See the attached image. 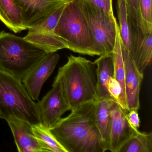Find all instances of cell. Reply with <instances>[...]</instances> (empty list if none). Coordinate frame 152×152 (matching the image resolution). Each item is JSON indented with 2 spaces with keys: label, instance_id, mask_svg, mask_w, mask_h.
<instances>
[{
  "label": "cell",
  "instance_id": "cell-1",
  "mask_svg": "<svg viewBox=\"0 0 152 152\" xmlns=\"http://www.w3.org/2000/svg\"><path fill=\"white\" fill-rule=\"evenodd\" d=\"M98 100L80 105L49 129L66 152H103L96 123Z\"/></svg>",
  "mask_w": 152,
  "mask_h": 152
},
{
  "label": "cell",
  "instance_id": "cell-2",
  "mask_svg": "<svg viewBox=\"0 0 152 152\" xmlns=\"http://www.w3.org/2000/svg\"><path fill=\"white\" fill-rule=\"evenodd\" d=\"M67 58V63L59 68L56 78L60 81L71 110L84 103L98 100L95 63L72 55Z\"/></svg>",
  "mask_w": 152,
  "mask_h": 152
},
{
  "label": "cell",
  "instance_id": "cell-3",
  "mask_svg": "<svg viewBox=\"0 0 152 152\" xmlns=\"http://www.w3.org/2000/svg\"><path fill=\"white\" fill-rule=\"evenodd\" d=\"M54 34L75 53L99 56L83 10V0H69Z\"/></svg>",
  "mask_w": 152,
  "mask_h": 152
},
{
  "label": "cell",
  "instance_id": "cell-4",
  "mask_svg": "<svg viewBox=\"0 0 152 152\" xmlns=\"http://www.w3.org/2000/svg\"><path fill=\"white\" fill-rule=\"evenodd\" d=\"M0 118L40 124L37 104L31 99L22 80L0 71Z\"/></svg>",
  "mask_w": 152,
  "mask_h": 152
},
{
  "label": "cell",
  "instance_id": "cell-5",
  "mask_svg": "<svg viewBox=\"0 0 152 152\" xmlns=\"http://www.w3.org/2000/svg\"><path fill=\"white\" fill-rule=\"evenodd\" d=\"M47 54L24 38L0 32V71L18 80H22Z\"/></svg>",
  "mask_w": 152,
  "mask_h": 152
},
{
  "label": "cell",
  "instance_id": "cell-6",
  "mask_svg": "<svg viewBox=\"0 0 152 152\" xmlns=\"http://www.w3.org/2000/svg\"><path fill=\"white\" fill-rule=\"evenodd\" d=\"M83 1L84 13L99 56L112 53L119 29L116 18L87 0Z\"/></svg>",
  "mask_w": 152,
  "mask_h": 152
},
{
  "label": "cell",
  "instance_id": "cell-7",
  "mask_svg": "<svg viewBox=\"0 0 152 152\" xmlns=\"http://www.w3.org/2000/svg\"><path fill=\"white\" fill-rule=\"evenodd\" d=\"M37 104L41 124L48 129L54 127L66 112L71 110L60 81L56 78L51 89Z\"/></svg>",
  "mask_w": 152,
  "mask_h": 152
},
{
  "label": "cell",
  "instance_id": "cell-8",
  "mask_svg": "<svg viewBox=\"0 0 152 152\" xmlns=\"http://www.w3.org/2000/svg\"><path fill=\"white\" fill-rule=\"evenodd\" d=\"M128 112V110L123 108L116 101L111 100V124L108 150L110 152H119L127 141L140 132L129 122Z\"/></svg>",
  "mask_w": 152,
  "mask_h": 152
},
{
  "label": "cell",
  "instance_id": "cell-9",
  "mask_svg": "<svg viewBox=\"0 0 152 152\" xmlns=\"http://www.w3.org/2000/svg\"><path fill=\"white\" fill-rule=\"evenodd\" d=\"M60 58L57 53L47 54L22 80L27 93L34 101L38 100L44 83L56 68Z\"/></svg>",
  "mask_w": 152,
  "mask_h": 152
},
{
  "label": "cell",
  "instance_id": "cell-10",
  "mask_svg": "<svg viewBox=\"0 0 152 152\" xmlns=\"http://www.w3.org/2000/svg\"><path fill=\"white\" fill-rule=\"evenodd\" d=\"M68 0H15L21 11L23 23L27 30L43 23Z\"/></svg>",
  "mask_w": 152,
  "mask_h": 152
},
{
  "label": "cell",
  "instance_id": "cell-11",
  "mask_svg": "<svg viewBox=\"0 0 152 152\" xmlns=\"http://www.w3.org/2000/svg\"><path fill=\"white\" fill-rule=\"evenodd\" d=\"M121 47L125 66V93L128 111H138L140 107V92L144 75L137 69L129 51L122 42Z\"/></svg>",
  "mask_w": 152,
  "mask_h": 152
},
{
  "label": "cell",
  "instance_id": "cell-12",
  "mask_svg": "<svg viewBox=\"0 0 152 152\" xmlns=\"http://www.w3.org/2000/svg\"><path fill=\"white\" fill-rule=\"evenodd\" d=\"M7 122L13 133L18 152H44L34 134L31 124L18 119L10 120Z\"/></svg>",
  "mask_w": 152,
  "mask_h": 152
},
{
  "label": "cell",
  "instance_id": "cell-13",
  "mask_svg": "<svg viewBox=\"0 0 152 152\" xmlns=\"http://www.w3.org/2000/svg\"><path fill=\"white\" fill-rule=\"evenodd\" d=\"M94 63L96 65L97 92L99 99L113 100L107 89L109 80L114 75L113 60L112 53L99 56V57Z\"/></svg>",
  "mask_w": 152,
  "mask_h": 152
},
{
  "label": "cell",
  "instance_id": "cell-14",
  "mask_svg": "<svg viewBox=\"0 0 152 152\" xmlns=\"http://www.w3.org/2000/svg\"><path fill=\"white\" fill-rule=\"evenodd\" d=\"M111 100L112 99H99L96 108V123L100 134L103 152L109 150L111 124Z\"/></svg>",
  "mask_w": 152,
  "mask_h": 152
},
{
  "label": "cell",
  "instance_id": "cell-15",
  "mask_svg": "<svg viewBox=\"0 0 152 152\" xmlns=\"http://www.w3.org/2000/svg\"><path fill=\"white\" fill-rule=\"evenodd\" d=\"M25 39L48 53H55L60 50L67 49V45L54 33L28 30L23 37Z\"/></svg>",
  "mask_w": 152,
  "mask_h": 152
},
{
  "label": "cell",
  "instance_id": "cell-16",
  "mask_svg": "<svg viewBox=\"0 0 152 152\" xmlns=\"http://www.w3.org/2000/svg\"><path fill=\"white\" fill-rule=\"evenodd\" d=\"M0 21L15 33L27 30L23 23L21 10L15 0H0Z\"/></svg>",
  "mask_w": 152,
  "mask_h": 152
},
{
  "label": "cell",
  "instance_id": "cell-17",
  "mask_svg": "<svg viewBox=\"0 0 152 152\" xmlns=\"http://www.w3.org/2000/svg\"><path fill=\"white\" fill-rule=\"evenodd\" d=\"M116 9L122 43L129 53L132 45L133 26L137 23L129 15L125 0H117Z\"/></svg>",
  "mask_w": 152,
  "mask_h": 152
},
{
  "label": "cell",
  "instance_id": "cell-18",
  "mask_svg": "<svg viewBox=\"0 0 152 152\" xmlns=\"http://www.w3.org/2000/svg\"><path fill=\"white\" fill-rule=\"evenodd\" d=\"M112 55L114 64L113 77L120 83L122 91L121 96L118 103L123 108L128 110L125 93V66L123 57L121 40L120 37L119 27L117 31L116 41L112 52Z\"/></svg>",
  "mask_w": 152,
  "mask_h": 152
},
{
  "label": "cell",
  "instance_id": "cell-19",
  "mask_svg": "<svg viewBox=\"0 0 152 152\" xmlns=\"http://www.w3.org/2000/svg\"><path fill=\"white\" fill-rule=\"evenodd\" d=\"M130 56L137 69L144 75L152 60V32L143 34Z\"/></svg>",
  "mask_w": 152,
  "mask_h": 152
},
{
  "label": "cell",
  "instance_id": "cell-20",
  "mask_svg": "<svg viewBox=\"0 0 152 152\" xmlns=\"http://www.w3.org/2000/svg\"><path fill=\"white\" fill-rule=\"evenodd\" d=\"M32 130L44 152H66L50 132L49 129L41 124L32 125Z\"/></svg>",
  "mask_w": 152,
  "mask_h": 152
},
{
  "label": "cell",
  "instance_id": "cell-21",
  "mask_svg": "<svg viewBox=\"0 0 152 152\" xmlns=\"http://www.w3.org/2000/svg\"><path fill=\"white\" fill-rule=\"evenodd\" d=\"M152 133L141 132L130 139L119 152H152Z\"/></svg>",
  "mask_w": 152,
  "mask_h": 152
},
{
  "label": "cell",
  "instance_id": "cell-22",
  "mask_svg": "<svg viewBox=\"0 0 152 152\" xmlns=\"http://www.w3.org/2000/svg\"><path fill=\"white\" fill-rule=\"evenodd\" d=\"M68 1L69 0L66 1L57 9L43 23L35 27L29 29L37 31L54 33L55 29L57 25L64 9Z\"/></svg>",
  "mask_w": 152,
  "mask_h": 152
},
{
  "label": "cell",
  "instance_id": "cell-23",
  "mask_svg": "<svg viewBox=\"0 0 152 152\" xmlns=\"http://www.w3.org/2000/svg\"><path fill=\"white\" fill-rule=\"evenodd\" d=\"M152 0H139L143 33L152 32Z\"/></svg>",
  "mask_w": 152,
  "mask_h": 152
},
{
  "label": "cell",
  "instance_id": "cell-24",
  "mask_svg": "<svg viewBox=\"0 0 152 152\" xmlns=\"http://www.w3.org/2000/svg\"><path fill=\"white\" fill-rule=\"evenodd\" d=\"M129 15L136 21L141 30L142 21L140 10L139 0H125Z\"/></svg>",
  "mask_w": 152,
  "mask_h": 152
},
{
  "label": "cell",
  "instance_id": "cell-25",
  "mask_svg": "<svg viewBox=\"0 0 152 152\" xmlns=\"http://www.w3.org/2000/svg\"><path fill=\"white\" fill-rule=\"evenodd\" d=\"M107 89L113 99L118 103L121 96L122 91L120 83L113 77L109 80Z\"/></svg>",
  "mask_w": 152,
  "mask_h": 152
},
{
  "label": "cell",
  "instance_id": "cell-26",
  "mask_svg": "<svg viewBox=\"0 0 152 152\" xmlns=\"http://www.w3.org/2000/svg\"><path fill=\"white\" fill-rule=\"evenodd\" d=\"M97 7L115 17L113 7V0H87Z\"/></svg>",
  "mask_w": 152,
  "mask_h": 152
},
{
  "label": "cell",
  "instance_id": "cell-27",
  "mask_svg": "<svg viewBox=\"0 0 152 152\" xmlns=\"http://www.w3.org/2000/svg\"><path fill=\"white\" fill-rule=\"evenodd\" d=\"M127 117L129 122L132 126L137 129L139 128L140 120L139 117L138 111L136 110H131L128 111Z\"/></svg>",
  "mask_w": 152,
  "mask_h": 152
}]
</instances>
